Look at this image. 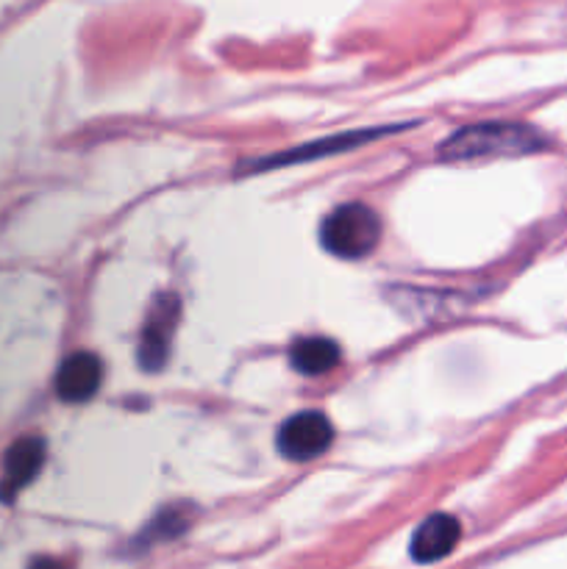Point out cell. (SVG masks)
Masks as SVG:
<instances>
[{
  "label": "cell",
  "mask_w": 567,
  "mask_h": 569,
  "mask_svg": "<svg viewBox=\"0 0 567 569\" xmlns=\"http://www.w3.org/2000/svg\"><path fill=\"white\" fill-rule=\"evenodd\" d=\"M543 139L537 131L526 126H511V122H487V126H472L456 131L448 142L439 148V159L445 161H467V159H489V156H517L539 148Z\"/></svg>",
  "instance_id": "6da1fadb"
},
{
  "label": "cell",
  "mask_w": 567,
  "mask_h": 569,
  "mask_svg": "<svg viewBox=\"0 0 567 569\" xmlns=\"http://www.w3.org/2000/svg\"><path fill=\"white\" fill-rule=\"evenodd\" d=\"M320 239L328 253L339 256V259H361L376 250L378 239H381V222L372 214V209L361 203L339 206L322 222Z\"/></svg>",
  "instance_id": "7a4b0ae2"
},
{
  "label": "cell",
  "mask_w": 567,
  "mask_h": 569,
  "mask_svg": "<svg viewBox=\"0 0 567 569\" xmlns=\"http://www.w3.org/2000/svg\"><path fill=\"white\" fill-rule=\"evenodd\" d=\"M334 439V428L320 411H300L289 417L278 431V450L292 461H309L326 453Z\"/></svg>",
  "instance_id": "3957f363"
},
{
  "label": "cell",
  "mask_w": 567,
  "mask_h": 569,
  "mask_svg": "<svg viewBox=\"0 0 567 569\" xmlns=\"http://www.w3.org/2000/svg\"><path fill=\"white\" fill-rule=\"evenodd\" d=\"M178 320V298L176 295H159L153 300V309L148 315V326L142 331V342H139V365L145 370H161L167 361V350H170L172 328Z\"/></svg>",
  "instance_id": "277c9868"
},
{
  "label": "cell",
  "mask_w": 567,
  "mask_h": 569,
  "mask_svg": "<svg viewBox=\"0 0 567 569\" xmlns=\"http://www.w3.org/2000/svg\"><path fill=\"white\" fill-rule=\"evenodd\" d=\"M459 537L461 528L456 517L431 515L420 522V528L411 537V559L420 561V565H434L459 545Z\"/></svg>",
  "instance_id": "5b68a950"
},
{
  "label": "cell",
  "mask_w": 567,
  "mask_h": 569,
  "mask_svg": "<svg viewBox=\"0 0 567 569\" xmlns=\"http://www.w3.org/2000/svg\"><path fill=\"white\" fill-rule=\"evenodd\" d=\"M100 361L92 353H72L56 376V392L67 403H83L100 387Z\"/></svg>",
  "instance_id": "8992f818"
},
{
  "label": "cell",
  "mask_w": 567,
  "mask_h": 569,
  "mask_svg": "<svg viewBox=\"0 0 567 569\" xmlns=\"http://www.w3.org/2000/svg\"><path fill=\"white\" fill-rule=\"evenodd\" d=\"M42 461H44L42 439H20V442L9 450V456H6V478L3 483H0L3 498H11L14 492H20V489L37 476Z\"/></svg>",
  "instance_id": "52a82bcc"
},
{
  "label": "cell",
  "mask_w": 567,
  "mask_h": 569,
  "mask_svg": "<svg viewBox=\"0 0 567 569\" xmlns=\"http://www.w3.org/2000/svg\"><path fill=\"white\" fill-rule=\"evenodd\" d=\"M289 361L304 376H322L339 365V348L326 337H304L289 350Z\"/></svg>",
  "instance_id": "ba28073f"
},
{
  "label": "cell",
  "mask_w": 567,
  "mask_h": 569,
  "mask_svg": "<svg viewBox=\"0 0 567 569\" xmlns=\"http://www.w3.org/2000/svg\"><path fill=\"white\" fill-rule=\"evenodd\" d=\"M28 569H67V567L56 559H37Z\"/></svg>",
  "instance_id": "9c48e42d"
}]
</instances>
